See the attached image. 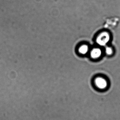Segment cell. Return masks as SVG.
<instances>
[{
  "instance_id": "cell-3",
  "label": "cell",
  "mask_w": 120,
  "mask_h": 120,
  "mask_svg": "<svg viewBox=\"0 0 120 120\" xmlns=\"http://www.w3.org/2000/svg\"><path fill=\"white\" fill-rule=\"evenodd\" d=\"M103 53V51L100 48H94L90 52V56L93 59H99L102 56Z\"/></svg>"
},
{
  "instance_id": "cell-1",
  "label": "cell",
  "mask_w": 120,
  "mask_h": 120,
  "mask_svg": "<svg viewBox=\"0 0 120 120\" xmlns=\"http://www.w3.org/2000/svg\"><path fill=\"white\" fill-rule=\"evenodd\" d=\"M93 84L97 90L104 91L108 89L110 86L109 80L103 75L97 76L93 80Z\"/></svg>"
},
{
  "instance_id": "cell-5",
  "label": "cell",
  "mask_w": 120,
  "mask_h": 120,
  "mask_svg": "<svg viewBox=\"0 0 120 120\" xmlns=\"http://www.w3.org/2000/svg\"><path fill=\"white\" fill-rule=\"evenodd\" d=\"M104 52L106 55L110 56L113 54V49L111 46H105L104 48Z\"/></svg>"
},
{
  "instance_id": "cell-4",
  "label": "cell",
  "mask_w": 120,
  "mask_h": 120,
  "mask_svg": "<svg viewBox=\"0 0 120 120\" xmlns=\"http://www.w3.org/2000/svg\"><path fill=\"white\" fill-rule=\"evenodd\" d=\"M89 46L86 45H83L80 46L79 49V52L82 55H85L89 51Z\"/></svg>"
},
{
  "instance_id": "cell-2",
  "label": "cell",
  "mask_w": 120,
  "mask_h": 120,
  "mask_svg": "<svg viewBox=\"0 0 120 120\" xmlns=\"http://www.w3.org/2000/svg\"><path fill=\"white\" fill-rule=\"evenodd\" d=\"M111 39L110 34L106 31H103L99 33L96 38V43L99 46L105 47L109 43Z\"/></svg>"
}]
</instances>
